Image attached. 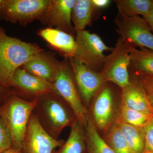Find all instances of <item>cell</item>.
Listing matches in <instances>:
<instances>
[{
	"instance_id": "9c48e42d",
	"label": "cell",
	"mask_w": 153,
	"mask_h": 153,
	"mask_svg": "<svg viewBox=\"0 0 153 153\" xmlns=\"http://www.w3.org/2000/svg\"><path fill=\"white\" fill-rule=\"evenodd\" d=\"M65 143L55 139L44 128L38 117L33 113L28 122L23 143L24 153H53Z\"/></svg>"
},
{
	"instance_id": "83f0119b",
	"label": "cell",
	"mask_w": 153,
	"mask_h": 153,
	"mask_svg": "<svg viewBox=\"0 0 153 153\" xmlns=\"http://www.w3.org/2000/svg\"><path fill=\"white\" fill-rule=\"evenodd\" d=\"M93 4L98 9L103 8L110 4L111 1L110 0H91Z\"/></svg>"
},
{
	"instance_id": "ac0fdd59",
	"label": "cell",
	"mask_w": 153,
	"mask_h": 153,
	"mask_svg": "<svg viewBox=\"0 0 153 153\" xmlns=\"http://www.w3.org/2000/svg\"><path fill=\"white\" fill-rule=\"evenodd\" d=\"M84 128L76 119L71 126L68 139L53 153H87Z\"/></svg>"
},
{
	"instance_id": "3957f363",
	"label": "cell",
	"mask_w": 153,
	"mask_h": 153,
	"mask_svg": "<svg viewBox=\"0 0 153 153\" xmlns=\"http://www.w3.org/2000/svg\"><path fill=\"white\" fill-rule=\"evenodd\" d=\"M37 104V99L27 101L13 97L0 109V117L10 131L12 148L22 150L28 122Z\"/></svg>"
},
{
	"instance_id": "1f68e13d",
	"label": "cell",
	"mask_w": 153,
	"mask_h": 153,
	"mask_svg": "<svg viewBox=\"0 0 153 153\" xmlns=\"http://www.w3.org/2000/svg\"><path fill=\"white\" fill-rule=\"evenodd\" d=\"M6 89V88L3 87L1 85H0V95H1L4 93L5 91V89Z\"/></svg>"
},
{
	"instance_id": "6da1fadb",
	"label": "cell",
	"mask_w": 153,
	"mask_h": 153,
	"mask_svg": "<svg viewBox=\"0 0 153 153\" xmlns=\"http://www.w3.org/2000/svg\"><path fill=\"white\" fill-rule=\"evenodd\" d=\"M43 51L37 44L8 36L0 27V85L6 88L13 86L17 69Z\"/></svg>"
},
{
	"instance_id": "e0dca14e",
	"label": "cell",
	"mask_w": 153,
	"mask_h": 153,
	"mask_svg": "<svg viewBox=\"0 0 153 153\" xmlns=\"http://www.w3.org/2000/svg\"><path fill=\"white\" fill-rule=\"evenodd\" d=\"M99 10L91 0H75L71 13V21L76 32L85 30L87 26H91Z\"/></svg>"
},
{
	"instance_id": "484cf974",
	"label": "cell",
	"mask_w": 153,
	"mask_h": 153,
	"mask_svg": "<svg viewBox=\"0 0 153 153\" xmlns=\"http://www.w3.org/2000/svg\"><path fill=\"white\" fill-rule=\"evenodd\" d=\"M12 148L10 131L3 118L0 117V153Z\"/></svg>"
},
{
	"instance_id": "52a82bcc",
	"label": "cell",
	"mask_w": 153,
	"mask_h": 153,
	"mask_svg": "<svg viewBox=\"0 0 153 153\" xmlns=\"http://www.w3.org/2000/svg\"><path fill=\"white\" fill-rule=\"evenodd\" d=\"M116 31L128 48H143L153 51V34L144 19L140 16L117 17Z\"/></svg>"
},
{
	"instance_id": "4316f807",
	"label": "cell",
	"mask_w": 153,
	"mask_h": 153,
	"mask_svg": "<svg viewBox=\"0 0 153 153\" xmlns=\"http://www.w3.org/2000/svg\"><path fill=\"white\" fill-rule=\"evenodd\" d=\"M145 136V150L153 153V115L143 127Z\"/></svg>"
},
{
	"instance_id": "4dcf8cb0",
	"label": "cell",
	"mask_w": 153,
	"mask_h": 153,
	"mask_svg": "<svg viewBox=\"0 0 153 153\" xmlns=\"http://www.w3.org/2000/svg\"><path fill=\"white\" fill-rule=\"evenodd\" d=\"M6 0H0V13L5 4Z\"/></svg>"
},
{
	"instance_id": "d6986e66",
	"label": "cell",
	"mask_w": 153,
	"mask_h": 153,
	"mask_svg": "<svg viewBox=\"0 0 153 153\" xmlns=\"http://www.w3.org/2000/svg\"><path fill=\"white\" fill-rule=\"evenodd\" d=\"M128 48L131 57L129 71L153 75V51L143 47Z\"/></svg>"
},
{
	"instance_id": "2e32d148",
	"label": "cell",
	"mask_w": 153,
	"mask_h": 153,
	"mask_svg": "<svg viewBox=\"0 0 153 153\" xmlns=\"http://www.w3.org/2000/svg\"><path fill=\"white\" fill-rule=\"evenodd\" d=\"M38 35L65 58H73L76 47L74 36L58 29L49 27L40 30Z\"/></svg>"
},
{
	"instance_id": "603a6c76",
	"label": "cell",
	"mask_w": 153,
	"mask_h": 153,
	"mask_svg": "<svg viewBox=\"0 0 153 153\" xmlns=\"http://www.w3.org/2000/svg\"><path fill=\"white\" fill-rule=\"evenodd\" d=\"M104 134L103 140L116 153H134L129 147L115 121Z\"/></svg>"
},
{
	"instance_id": "cb8c5ba5",
	"label": "cell",
	"mask_w": 153,
	"mask_h": 153,
	"mask_svg": "<svg viewBox=\"0 0 153 153\" xmlns=\"http://www.w3.org/2000/svg\"><path fill=\"white\" fill-rule=\"evenodd\" d=\"M153 115H149L121 105L120 113L116 120L143 128Z\"/></svg>"
},
{
	"instance_id": "f1b7e54d",
	"label": "cell",
	"mask_w": 153,
	"mask_h": 153,
	"mask_svg": "<svg viewBox=\"0 0 153 153\" xmlns=\"http://www.w3.org/2000/svg\"><path fill=\"white\" fill-rule=\"evenodd\" d=\"M143 18L147 23L153 34V8L147 15Z\"/></svg>"
},
{
	"instance_id": "4fadbf2b",
	"label": "cell",
	"mask_w": 153,
	"mask_h": 153,
	"mask_svg": "<svg viewBox=\"0 0 153 153\" xmlns=\"http://www.w3.org/2000/svg\"><path fill=\"white\" fill-rule=\"evenodd\" d=\"M60 64L54 55L44 51L25 63L22 68L28 73L53 84L58 75Z\"/></svg>"
},
{
	"instance_id": "277c9868",
	"label": "cell",
	"mask_w": 153,
	"mask_h": 153,
	"mask_svg": "<svg viewBox=\"0 0 153 153\" xmlns=\"http://www.w3.org/2000/svg\"><path fill=\"white\" fill-rule=\"evenodd\" d=\"M53 85V91L68 105L76 119L85 127L89 115L79 94L69 59L65 58L60 62L59 72Z\"/></svg>"
},
{
	"instance_id": "7c38bea8",
	"label": "cell",
	"mask_w": 153,
	"mask_h": 153,
	"mask_svg": "<svg viewBox=\"0 0 153 153\" xmlns=\"http://www.w3.org/2000/svg\"><path fill=\"white\" fill-rule=\"evenodd\" d=\"M105 84L94 98L93 120L97 130L105 133L115 120L114 95L111 88Z\"/></svg>"
},
{
	"instance_id": "ba28073f",
	"label": "cell",
	"mask_w": 153,
	"mask_h": 153,
	"mask_svg": "<svg viewBox=\"0 0 153 153\" xmlns=\"http://www.w3.org/2000/svg\"><path fill=\"white\" fill-rule=\"evenodd\" d=\"M49 3V0H6L0 16L6 21L26 26L40 19Z\"/></svg>"
},
{
	"instance_id": "30bf717a",
	"label": "cell",
	"mask_w": 153,
	"mask_h": 153,
	"mask_svg": "<svg viewBox=\"0 0 153 153\" xmlns=\"http://www.w3.org/2000/svg\"><path fill=\"white\" fill-rule=\"evenodd\" d=\"M69 60L82 102L85 105H88L99 91L107 82L100 72L91 70L73 58Z\"/></svg>"
},
{
	"instance_id": "5bb4252c",
	"label": "cell",
	"mask_w": 153,
	"mask_h": 153,
	"mask_svg": "<svg viewBox=\"0 0 153 153\" xmlns=\"http://www.w3.org/2000/svg\"><path fill=\"white\" fill-rule=\"evenodd\" d=\"M130 76L128 85L121 88V105L149 115H153V108L135 76Z\"/></svg>"
},
{
	"instance_id": "8fae6325",
	"label": "cell",
	"mask_w": 153,
	"mask_h": 153,
	"mask_svg": "<svg viewBox=\"0 0 153 153\" xmlns=\"http://www.w3.org/2000/svg\"><path fill=\"white\" fill-rule=\"evenodd\" d=\"M75 0H49L48 7L39 21L47 27L63 31L74 36L71 13Z\"/></svg>"
},
{
	"instance_id": "8992f818",
	"label": "cell",
	"mask_w": 153,
	"mask_h": 153,
	"mask_svg": "<svg viewBox=\"0 0 153 153\" xmlns=\"http://www.w3.org/2000/svg\"><path fill=\"white\" fill-rule=\"evenodd\" d=\"M131 61L128 48L119 37L113 50L105 55L103 67L100 73L107 82L114 83L121 89L129 84Z\"/></svg>"
},
{
	"instance_id": "d6a6232c",
	"label": "cell",
	"mask_w": 153,
	"mask_h": 153,
	"mask_svg": "<svg viewBox=\"0 0 153 153\" xmlns=\"http://www.w3.org/2000/svg\"><path fill=\"white\" fill-rule=\"evenodd\" d=\"M143 153H153L151 152H149V151L146 150H145L143 152Z\"/></svg>"
},
{
	"instance_id": "7402d4cb",
	"label": "cell",
	"mask_w": 153,
	"mask_h": 153,
	"mask_svg": "<svg viewBox=\"0 0 153 153\" xmlns=\"http://www.w3.org/2000/svg\"><path fill=\"white\" fill-rule=\"evenodd\" d=\"M85 128L87 153H116L100 136L90 116Z\"/></svg>"
},
{
	"instance_id": "7a4b0ae2",
	"label": "cell",
	"mask_w": 153,
	"mask_h": 153,
	"mask_svg": "<svg viewBox=\"0 0 153 153\" xmlns=\"http://www.w3.org/2000/svg\"><path fill=\"white\" fill-rule=\"evenodd\" d=\"M36 115L44 128L53 138L58 139L61 132L76 118L72 111L54 91L37 98Z\"/></svg>"
},
{
	"instance_id": "ffe728a7",
	"label": "cell",
	"mask_w": 153,
	"mask_h": 153,
	"mask_svg": "<svg viewBox=\"0 0 153 153\" xmlns=\"http://www.w3.org/2000/svg\"><path fill=\"white\" fill-rule=\"evenodd\" d=\"M119 14L121 17H144L153 8L151 0H116Z\"/></svg>"
},
{
	"instance_id": "9a60e30c",
	"label": "cell",
	"mask_w": 153,
	"mask_h": 153,
	"mask_svg": "<svg viewBox=\"0 0 153 153\" xmlns=\"http://www.w3.org/2000/svg\"><path fill=\"white\" fill-rule=\"evenodd\" d=\"M13 86L33 96L35 99L54 91L53 84L28 73L21 67L14 73Z\"/></svg>"
},
{
	"instance_id": "f546056e",
	"label": "cell",
	"mask_w": 153,
	"mask_h": 153,
	"mask_svg": "<svg viewBox=\"0 0 153 153\" xmlns=\"http://www.w3.org/2000/svg\"><path fill=\"white\" fill-rule=\"evenodd\" d=\"M1 153H24L22 150L11 148Z\"/></svg>"
},
{
	"instance_id": "d4e9b609",
	"label": "cell",
	"mask_w": 153,
	"mask_h": 153,
	"mask_svg": "<svg viewBox=\"0 0 153 153\" xmlns=\"http://www.w3.org/2000/svg\"><path fill=\"white\" fill-rule=\"evenodd\" d=\"M153 108V75L139 72H132Z\"/></svg>"
},
{
	"instance_id": "5b68a950",
	"label": "cell",
	"mask_w": 153,
	"mask_h": 153,
	"mask_svg": "<svg viewBox=\"0 0 153 153\" xmlns=\"http://www.w3.org/2000/svg\"><path fill=\"white\" fill-rule=\"evenodd\" d=\"M76 33V47L72 58L93 71L100 72L105 57L103 53L112 52L114 47L107 46L96 33L85 30Z\"/></svg>"
},
{
	"instance_id": "44dd1931",
	"label": "cell",
	"mask_w": 153,
	"mask_h": 153,
	"mask_svg": "<svg viewBox=\"0 0 153 153\" xmlns=\"http://www.w3.org/2000/svg\"><path fill=\"white\" fill-rule=\"evenodd\" d=\"M122 134L134 153H143L145 143L143 128L139 127L116 120Z\"/></svg>"
}]
</instances>
